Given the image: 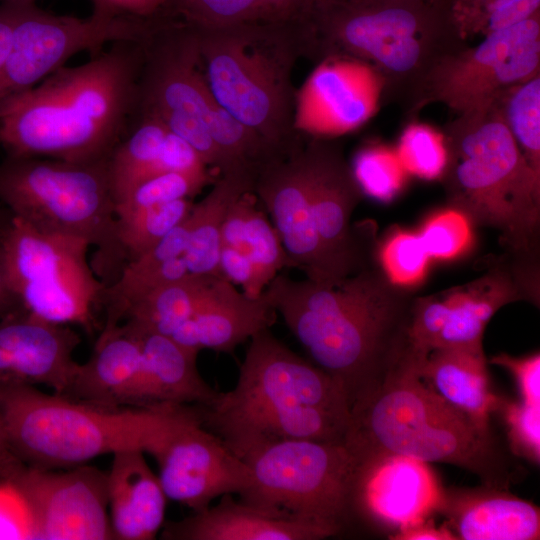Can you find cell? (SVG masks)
<instances>
[{"mask_svg":"<svg viewBox=\"0 0 540 540\" xmlns=\"http://www.w3.org/2000/svg\"><path fill=\"white\" fill-rule=\"evenodd\" d=\"M276 312L349 407L408 345L415 297L370 265L335 286L278 274L266 286Z\"/></svg>","mask_w":540,"mask_h":540,"instance_id":"cell-1","label":"cell"},{"mask_svg":"<svg viewBox=\"0 0 540 540\" xmlns=\"http://www.w3.org/2000/svg\"><path fill=\"white\" fill-rule=\"evenodd\" d=\"M141 60L139 42H113L13 99L0 113L5 156L107 160L136 112Z\"/></svg>","mask_w":540,"mask_h":540,"instance_id":"cell-2","label":"cell"},{"mask_svg":"<svg viewBox=\"0 0 540 540\" xmlns=\"http://www.w3.org/2000/svg\"><path fill=\"white\" fill-rule=\"evenodd\" d=\"M424 356L409 343L350 406L345 444L358 460L390 455L458 466L505 488L514 471L491 431L478 427L419 376Z\"/></svg>","mask_w":540,"mask_h":540,"instance_id":"cell-3","label":"cell"},{"mask_svg":"<svg viewBox=\"0 0 540 540\" xmlns=\"http://www.w3.org/2000/svg\"><path fill=\"white\" fill-rule=\"evenodd\" d=\"M465 42L447 9L428 0H323L307 22L306 56L369 64L382 79L383 104L415 113L431 70Z\"/></svg>","mask_w":540,"mask_h":540,"instance_id":"cell-4","label":"cell"},{"mask_svg":"<svg viewBox=\"0 0 540 540\" xmlns=\"http://www.w3.org/2000/svg\"><path fill=\"white\" fill-rule=\"evenodd\" d=\"M440 176L450 206L491 227L512 257L535 263L540 174L528 163L497 110L456 116L443 134Z\"/></svg>","mask_w":540,"mask_h":540,"instance_id":"cell-5","label":"cell"},{"mask_svg":"<svg viewBox=\"0 0 540 540\" xmlns=\"http://www.w3.org/2000/svg\"><path fill=\"white\" fill-rule=\"evenodd\" d=\"M194 29L216 102L278 155L296 149L302 136L293 128L292 72L304 55V25L270 21Z\"/></svg>","mask_w":540,"mask_h":540,"instance_id":"cell-6","label":"cell"},{"mask_svg":"<svg viewBox=\"0 0 540 540\" xmlns=\"http://www.w3.org/2000/svg\"><path fill=\"white\" fill-rule=\"evenodd\" d=\"M175 404L103 408L35 386L0 388L8 443L25 465L63 469L120 450L144 452Z\"/></svg>","mask_w":540,"mask_h":540,"instance_id":"cell-7","label":"cell"},{"mask_svg":"<svg viewBox=\"0 0 540 540\" xmlns=\"http://www.w3.org/2000/svg\"><path fill=\"white\" fill-rule=\"evenodd\" d=\"M0 204L41 232L95 247L92 267L106 287L127 262L118 239L107 160L5 156L0 162Z\"/></svg>","mask_w":540,"mask_h":540,"instance_id":"cell-8","label":"cell"},{"mask_svg":"<svg viewBox=\"0 0 540 540\" xmlns=\"http://www.w3.org/2000/svg\"><path fill=\"white\" fill-rule=\"evenodd\" d=\"M235 455L249 468L244 502L280 510L331 536L352 522L359 461L345 442L280 440L256 443Z\"/></svg>","mask_w":540,"mask_h":540,"instance_id":"cell-9","label":"cell"},{"mask_svg":"<svg viewBox=\"0 0 540 540\" xmlns=\"http://www.w3.org/2000/svg\"><path fill=\"white\" fill-rule=\"evenodd\" d=\"M81 239L41 232L7 209L0 220V259L10 286L30 314L56 324L97 327L106 286Z\"/></svg>","mask_w":540,"mask_h":540,"instance_id":"cell-10","label":"cell"},{"mask_svg":"<svg viewBox=\"0 0 540 540\" xmlns=\"http://www.w3.org/2000/svg\"><path fill=\"white\" fill-rule=\"evenodd\" d=\"M139 43L142 60L136 111L161 120L209 169L225 171L226 161L209 131L220 105L203 73L195 29L161 16L153 19Z\"/></svg>","mask_w":540,"mask_h":540,"instance_id":"cell-11","label":"cell"},{"mask_svg":"<svg viewBox=\"0 0 540 540\" xmlns=\"http://www.w3.org/2000/svg\"><path fill=\"white\" fill-rule=\"evenodd\" d=\"M249 341L234 388L218 392L207 406L197 405L207 429L299 405L350 414L342 386L292 351L270 329L256 333Z\"/></svg>","mask_w":540,"mask_h":540,"instance_id":"cell-12","label":"cell"},{"mask_svg":"<svg viewBox=\"0 0 540 540\" xmlns=\"http://www.w3.org/2000/svg\"><path fill=\"white\" fill-rule=\"evenodd\" d=\"M538 74L540 13L444 55L426 79L419 110L440 103L456 116L484 112L507 89Z\"/></svg>","mask_w":540,"mask_h":540,"instance_id":"cell-13","label":"cell"},{"mask_svg":"<svg viewBox=\"0 0 540 540\" xmlns=\"http://www.w3.org/2000/svg\"><path fill=\"white\" fill-rule=\"evenodd\" d=\"M149 27V20L94 13L86 18L57 15L40 8L36 1H20L10 48L0 70V113L13 99L65 66L72 56L83 51L98 54L113 42H140Z\"/></svg>","mask_w":540,"mask_h":540,"instance_id":"cell-14","label":"cell"},{"mask_svg":"<svg viewBox=\"0 0 540 540\" xmlns=\"http://www.w3.org/2000/svg\"><path fill=\"white\" fill-rule=\"evenodd\" d=\"M158 465L167 499L199 512L225 494H242L250 471L202 422L196 405H174L145 450Z\"/></svg>","mask_w":540,"mask_h":540,"instance_id":"cell-15","label":"cell"},{"mask_svg":"<svg viewBox=\"0 0 540 540\" xmlns=\"http://www.w3.org/2000/svg\"><path fill=\"white\" fill-rule=\"evenodd\" d=\"M66 469L23 464L7 478L30 506L37 540L113 539L107 473L86 464Z\"/></svg>","mask_w":540,"mask_h":540,"instance_id":"cell-16","label":"cell"},{"mask_svg":"<svg viewBox=\"0 0 540 540\" xmlns=\"http://www.w3.org/2000/svg\"><path fill=\"white\" fill-rule=\"evenodd\" d=\"M312 158L311 211L333 286L370 266L371 235L352 215L363 197L351 165L334 139L307 137Z\"/></svg>","mask_w":540,"mask_h":540,"instance_id":"cell-17","label":"cell"},{"mask_svg":"<svg viewBox=\"0 0 540 540\" xmlns=\"http://www.w3.org/2000/svg\"><path fill=\"white\" fill-rule=\"evenodd\" d=\"M382 104L383 82L372 66L328 55L296 89L293 128L301 136L335 139L362 127Z\"/></svg>","mask_w":540,"mask_h":540,"instance_id":"cell-18","label":"cell"},{"mask_svg":"<svg viewBox=\"0 0 540 540\" xmlns=\"http://www.w3.org/2000/svg\"><path fill=\"white\" fill-rule=\"evenodd\" d=\"M309 142L263 165L253 194L269 213L291 267L315 283L333 286L311 211Z\"/></svg>","mask_w":540,"mask_h":540,"instance_id":"cell-19","label":"cell"},{"mask_svg":"<svg viewBox=\"0 0 540 540\" xmlns=\"http://www.w3.org/2000/svg\"><path fill=\"white\" fill-rule=\"evenodd\" d=\"M80 337L68 325L42 320L24 308L0 316V388L43 385L63 394L78 362Z\"/></svg>","mask_w":540,"mask_h":540,"instance_id":"cell-20","label":"cell"},{"mask_svg":"<svg viewBox=\"0 0 540 540\" xmlns=\"http://www.w3.org/2000/svg\"><path fill=\"white\" fill-rule=\"evenodd\" d=\"M358 461L352 521L398 530L435 511L441 489L425 462L396 455Z\"/></svg>","mask_w":540,"mask_h":540,"instance_id":"cell-21","label":"cell"},{"mask_svg":"<svg viewBox=\"0 0 540 540\" xmlns=\"http://www.w3.org/2000/svg\"><path fill=\"white\" fill-rule=\"evenodd\" d=\"M538 289L536 265L510 256L475 280L444 291L448 314L435 348H483V333L494 314L516 301L538 303Z\"/></svg>","mask_w":540,"mask_h":540,"instance_id":"cell-22","label":"cell"},{"mask_svg":"<svg viewBox=\"0 0 540 540\" xmlns=\"http://www.w3.org/2000/svg\"><path fill=\"white\" fill-rule=\"evenodd\" d=\"M276 314L264 291L252 297L227 279L213 277L192 317L170 337L198 353L205 348L230 353L256 333L270 329Z\"/></svg>","mask_w":540,"mask_h":540,"instance_id":"cell-23","label":"cell"},{"mask_svg":"<svg viewBox=\"0 0 540 540\" xmlns=\"http://www.w3.org/2000/svg\"><path fill=\"white\" fill-rule=\"evenodd\" d=\"M161 538L168 540H317L331 535L289 513L221 496L209 506L178 521L165 522Z\"/></svg>","mask_w":540,"mask_h":540,"instance_id":"cell-24","label":"cell"},{"mask_svg":"<svg viewBox=\"0 0 540 540\" xmlns=\"http://www.w3.org/2000/svg\"><path fill=\"white\" fill-rule=\"evenodd\" d=\"M142 353L137 382L127 407H152L162 404L207 406L218 392L201 377L198 352L189 350L170 336L132 321Z\"/></svg>","mask_w":540,"mask_h":540,"instance_id":"cell-25","label":"cell"},{"mask_svg":"<svg viewBox=\"0 0 540 540\" xmlns=\"http://www.w3.org/2000/svg\"><path fill=\"white\" fill-rule=\"evenodd\" d=\"M107 169L116 204L134 186L151 177L171 171L209 168L198 153L161 120L136 111L108 157Z\"/></svg>","mask_w":540,"mask_h":540,"instance_id":"cell-26","label":"cell"},{"mask_svg":"<svg viewBox=\"0 0 540 540\" xmlns=\"http://www.w3.org/2000/svg\"><path fill=\"white\" fill-rule=\"evenodd\" d=\"M435 511L443 514L461 540H538L540 510L502 488L440 491Z\"/></svg>","mask_w":540,"mask_h":540,"instance_id":"cell-27","label":"cell"},{"mask_svg":"<svg viewBox=\"0 0 540 540\" xmlns=\"http://www.w3.org/2000/svg\"><path fill=\"white\" fill-rule=\"evenodd\" d=\"M145 454L139 448L112 454L107 495L113 539L151 540L165 523L167 497Z\"/></svg>","mask_w":540,"mask_h":540,"instance_id":"cell-28","label":"cell"},{"mask_svg":"<svg viewBox=\"0 0 540 540\" xmlns=\"http://www.w3.org/2000/svg\"><path fill=\"white\" fill-rule=\"evenodd\" d=\"M142 363L138 339L126 322L104 323L93 351L61 395L103 408L127 407Z\"/></svg>","mask_w":540,"mask_h":540,"instance_id":"cell-29","label":"cell"},{"mask_svg":"<svg viewBox=\"0 0 540 540\" xmlns=\"http://www.w3.org/2000/svg\"><path fill=\"white\" fill-rule=\"evenodd\" d=\"M487 363L483 348L439 347L430 351L419 376L478 427L490 431L499 396L491 390Z\"/></svg>","mask_w":540,"mask_h":540,"instance_id":"cell-30","label":"cell"},{"mask_svg":"<svg viewBox=\"0 0 540 540\" xmlns=\"http://www.w3.org/2000/svg\"><path fill=\"white\" fill-rule=\"evenodd\" d=\"M350 414L299 405L261 413L222 424L210 430L235 454L256 443L280 440L343 442Z\"/></svg>","mask_w":540,"mask_h":540,"instance_id":"cell-31","label":"cell"},{"mask_svg":"<svg viewBox=\"0 0 540 540\" xmlns=\"http://www.w3.org/2000/svg\"><path fill=\"white\" fill-rule=\"evenodd\" d=\"M255 176L245 171L220 174L210 191L193 204L188 217V239L183 259L189 273L221 277V231L231 205L252 192Z\"/></svg>","mask_w":540,"mask_h":540,"instance_id":"cell-32","label":"cell"},{"mask_svg":"<svg viewBox=\"0 0 540 540\" xmlns=\"http://www.w3.org/2000/svg\"><path fill=\"white\" fill-rule=\"evenodd\" d=\"M184 250V237L173 230L147 252L128 261L114 282L106 287L104 323H121L134 302L187 275L189 272L182 257Z\"/></svg>","mask_w":540,"mask_h":540,"instance_id":"cell-33","label":"cell"},{"mask_svg":"<svg viewBox=\"0 0 540 540\" xmlns=\"http://www.w3.org/2000/svg\"><path fill=\"white\" fill-rule=\"evenodd\" d=\"M213 277L188 273L163 285L129 306L123 321L171 336L192 317Z\"/></svg>","mask_w":540,"mask_h":540,"instance_id":"cell-34","label":"cell"},{"mask_svg":"<svg viewBox=\"0 0 540 540\" xmlns=\"http://www.w3.org/2000/svg\"><path fill=\"white\" fill-rule=\"evenodd\" d=\"M493 107L530 166L540 174V74L507 89Z\"/></svg>","mask_w":540,"mask_h":540,"instance_id":"cell-35","label":"cell"},{"mask_svg":"<svg viewBox=\"0 0 540 540\" xmlns=\"http://www.w3.org/2000/svg\"><path fill=\"white\" fill-rule=\"evenodd\" d=\"M163 15L198 29L281 21L267 0H167Z\"/></svg>","mask_w":540,"mask_h":540,"instance_id":"cell-36","label":"cell"},{"mask_svg":"<svg viewBox=\"0 0 540 540\" xmlns=\"http://www.w3.org/2000/svg\"><path fill=\"white\" fill-rule=\"evenodd\" d=\"M447 12L456 32L466 41L540 13V0H449Z\"/></svg>","mask_w":540,"mask_h":540,"instance_id":"cell-37","label":"cell"},{"mask_svg":"<svg viewBox=\"0 0 540 540\" xmlns=\"http://www.w3.org/2000/svg\"><path fill=\"white\" fill-rule=\"evenodd\" d=\"M193 204L192 199H179L117 217L118 239L126 261L134 260L147 252L173 228L185 221Z\"/></svg>","mask_w":540,"mask_h":540,"instance_id":"cell-38","label":"cell"},{"mask_svg":"<svg viewBox=\"0 0 540 540\" xmlns=\"http://www.w3.org/2000/svg\"><path fill=\"white\" fill-rule=\"evenodd\" d=\"M215 179L210 170L171 171L151 177L134 186L116 202V217L179 199H192Z\"/></svg>","mask_w":540,"mask_h":540,"instance_id":"cell-39","label":"cell"},{"mask_svg":"<svg viewBox=\"0 0 540 540\" xmlns=\"http://www.w3.org/2000/svg\"><path fill=\"white\" fill-rule=\"evenodd\" d=\"M243 253L253 264L258 295L282 269L292 268L276 229L256 207L255 195L247 212Z\"/></svg>","mask_w":540,"mask_h":540,"instance_id":"cell-40","label":"cell"},{"mask_svg":"<svg viewBox=\"0 0 540 540\" xmlns=\"http://www.w3.org/2000/svg\"><path fill=\"white\" fill-rule=\"evenodd\" d=\"M351 167L363 193L381 201L393 199L406 181L407 171L396 151L385 146L365 147Z\"/></svg>","mask_w":540,"mask_h":540,"instance_id":"cell-41","label":"cell"},{"mask_svg":"<svg viewBox=\"0 0 540 540\" xmlns=\"http://www.w3.org/2000/svg\"><path fill=\"white\" fill-rule=\"evenodd\" d=\"M379 258L387 278L404 288L424 280L430 260L419 233L402 229L391 232L385 239Z\"/></svg>","mask_w":540,"mask_h":540,"instance_id":"cell-42","label":"cell"},{"mask_svg":"<svg viewBox=\"0 0 540 540\" xmlns=\"http://www.w3.org/2000/svg\"><path fill=\"white\" fill-rule=\"evenodd\" d=\"M396 153L407 173L425 179L440 178L447 159L443 135L421 124L403 131Z\"/></svg>","mask_w":540,"mask_h":540,"instance_id":"cell-43","label":"cell"},{"mask_svg":"<svg viewBox=\"0 0 540 540\" xmlns=\"http://www.w3.org/2000/svg\"><path fill=\"white\" fill-rule=\"evenodd\" d=\"M419 236L430 258L441 260L463 254L473 238L470 221L453 208L431 216Z\"/></svg>","mask_w":540,"mask_h":540,"instance_id":"cell-44","label":"cell"},{"mask_svg":"<svg viewBox=\"0 0 540 540\" xmlns=\"http://www.w3.org/2000/svg\"><path fill=\"white\" fill-rule=\"evenodd\" d=\"M495 411H499L506 425L511 450L539 465L540 405L498 397Z\"/></svg>","mask_w":540,"mask_h":540,"instance_id":"cell-45","label":"cell"},{"mask_svg":"<svg viewBox=\"0 0 540 540\" xmlns=\"http://www.w3.org/2000/svg\"><path fill=\"white\" fill-rule=\"evenodd\" d=\"M23 539H37L32 511L18 487L0 478V540Z\"/></svg>","mask_w":540,"mask_h":540,"instance_id":"cell-46","label":"cell"},{"mask_svg":"<svg viewBox=\"0 0 540 540\" xmlns=\"http://www.w3.org/2000/svg\"><path fill=\"white\" fill-rule=\"evenodd\" d=\"M490 363L505 368L511 373L518 387L520 400L528 404L540 405L539 352L524 357L502 353L492 357Z\"/></svg>","mask_w":540,"mask_h":540,"instance_id":"cell-47","label":"cell"},{"mask_svg":"<svg viewBox=\"0 0 540 540\" xmlns=\"http://www.w3.org/2000/svg\"><path fill=\"white\" fill-rule=\"evenodd\" d=\"M94 14L109 18L150 20L163 16L167 0H90Z\"/></svg>","mask_w":540,"mask_h":540,"instance_id":"cell-48","label":"cell"},{"mask_svg":"<svg viewBox=\"0 0 540 540\" xmlns=\"http://www.w3.org/2000/svg\"><path fill=\"white\" fill-rule=\"evenodd\" d=\"M220 276L241 285L243 292L249 296H260L255 288V272L249 257L230 246L222 245L219 254Z\"/></svg>","mask_w":540,"mask_h":540,"instance_id":"cell-49","label":"cell"},{"mask_svg":"<svg viewBox=\"0 0 540 540\" xmlns=\"http://www.w3.org/2000/svg\"><path fill=\"white\" fill-rule=\"evenodd\" d=\"M271 8L284 22L306 24L313 10L323 0H267Z\"/></svg>","mask_w":540,"mask_h":540,"instance_id":"cell-50","label":"cell"},{"mask_svg":"<svg viewBox=\"0 0 540 540\" xmlns=\"http://www.w3.org/2000/svg\"><path fill=\"white\" fill-rule=\"evenodd\" d=\"M396 540H455L453 532L447 527H437L425 519L405 525L391 537Z\"/></svg>","mask_w":540,"mask_h":540,"instance_id":"cell-51","label":"cell"},{"mask_svg":"<svg viewBox=\"0 0 540 540\" xmlns=\"http://www.w3.org/2000/svg\"><path fill=\"white\" fill-rule=\"evenodd\" d=\"M19 5L20 1H3L0 4V70L10 48Z\"/></svg>","mask_w":540,"mask_h":540,"instance_id":"cell-52","label":"cell"},{"mask_svg":"<svg viewBox=\"0 0 540 540\" xmlns=\"http://www.w3.org/2000/svg\"><path fill=\"white\" fill-rule=\"evenodd\" d=\"M23 464L10 448L0 413V478H9Z\"/></svg>","mask_w":540,"mask_h":540,"instance_id":"cell-53","label":"cell"},{"mask_svg":"<svg viewBox=\"0 0 540 540\" xmlns=\"http://www.w3.org/2000/svg\"><path fill=\"white\" fill-rule=\"evenodd\" d=\"M21 307L18 298L10 286L4 266L0 259V316Z\"/></svg>","mask_w":540,"mask_h":540,"instance_id":"cell-54","label":"cell"},{"mask_svg":"<svg viewBox=\"0 0 540 540\" xmlns=\"http://www.w3.org/2000/svg\"><path fill=\"white\" fill-rule=\"evenodd\" d=\"M428 1L431 2L432 4H435L444 8H447V4L449 2V0H428Z\"/></svg>","mask_w":540,"mask_h":540,"instance_id":"cell-55","label":"cell"},{"mask_svg":"<svg viewBox=\"0 0 540 540\" xmlns=\"http://www.w3.org/2000/svg\"><path fill=\"white\" fill-rule=\"evenodd\" d=\"M5 211H6L5 207H3V206L0 207V220H1V218L3 217Z\"/></svg>","mask_w":540,"mask_h":540,"instance_id":"cell-56","label":"cell"},{"mask_svg":"<svg viewBox=\"0 0 540 540\" xmlns=\"http://www.w3.org/2000/svg\"><path fill=\"white\" fill-rule=\"evenodd\" d=\"M4 1H36V0H4Z\"/></svg>","mask_w":540,"mask_h":540,"instance_id":"cell-57","label":"cell"},{"mask_svg":"<svg viewBox=\"0 0 540 540\" xmlns=\"http://www.w3.org/2000/svg\"><path fill=\"white\" fill-rule=\"evenodd\" d=\"M1 1L3 2L4 0H1Z\"/></svg>","mask_w":540,"mask_h":540,"instance_id":"cell-58","label":"cell"}]
</instances>
